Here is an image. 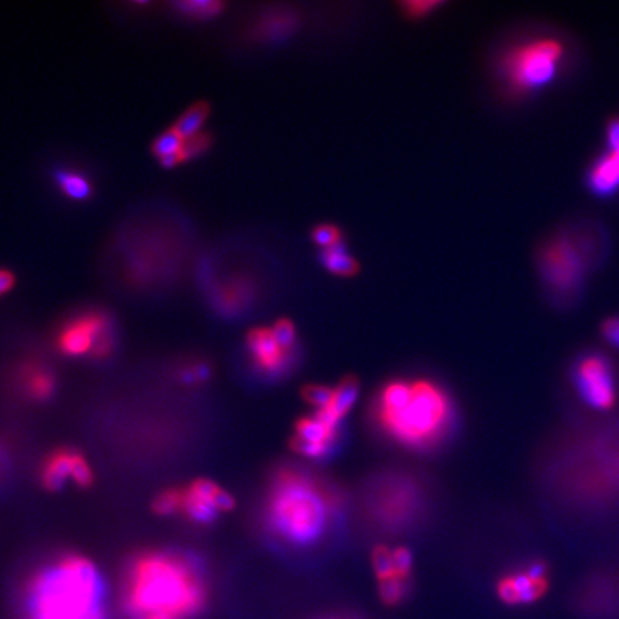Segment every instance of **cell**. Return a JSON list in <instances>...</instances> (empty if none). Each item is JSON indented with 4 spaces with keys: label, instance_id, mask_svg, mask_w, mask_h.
Returning a JSON list of instances; mask_svg holds the SVG:
<instances>
[{
    "label": "cell",
    "instance_id": "cell-1",
    "mask_svg": "<svg viewBox=\"0 0 619 619\" xmlns=\"http://www.w3.org/2000/svg\"><path fill=\"white\" fill-rule=\"evenodd\" d=\"M207 601L204 564L188 552H141L125 569L121 591L125 619H195Z\"/></svg>",
    "mask_w": 619,
    "mask_h": 619
},
{
    "label": "cell",
    "instance_id": "cell-2",
    "mask_svg": "<svg viewBox=\"0 0 619 619\" xmlns=\"http://www.w3.org/2000/svg\"><path fill=\"white\" fill-rule=\"evenodd\" d=\"M107 585L98 566L79 554L39 566L23 591L25 619H108Z\"/></svg>",
    "mask_w": 619,
    "mask_h": 619
},
{
    "label": "cell",
    "instance_id": "cell-3",
    "mask_svg": "<svg viewBox=\"0 0 619 619\" xmlns=\"http://www.w3.org/2000/svg\"><path fill=\"white\" fill-rule=\"evenodd\" d=\"M373 416L379 429L397 445L427 450L446 439L455 410L448 393L438 383L397 379L386 383L377 393Z\"/></svg>",
    "mask_w": 619,
    "mask_h": 619
},
{
    "label": "cell",
    "instance_id": "cell-4",
    "mask_svg": "<svg viewBox=\"0 0 619 619\" xmlns=\"http://www.w3.org/2000/svg\"><path fill=\"white\" fill-rule=\"evenodd\" d=\"M336 502L309 472L278 470L268 488L264 516L278 541L296 548L319 544L329 532Z\"/></svg>",
    "mask_w": 619,
    "mask_h": 619
},
{
    "label": "cell",
    "instance_id": "cell-5",
    "mask_svg": "<svg viewBox=\"0 0 619 619\" xmlns=\"http://www.w3.org/2000/svg\"><path fill=\"white\" fill-rule=\"evenodd\" d=\"M564 49L554 39H541L513 49L503 58V78L513 91L542 88L554 79Z\"/></svg>",
    "mask_w": 619,
    "mask_h": 619
},
{
    "label": "cell",
    "instance_id": "cell-6",
    "mask_svg": "<svg viewBox=\"0 0 619 619\" xmlns=\"http://www.w3.org/2000/svg\"><path fill=\"white\" fill-rule=\"evenodd\" d=\"M587 271V256L569 235L555 238L542 251L541 273L552 297L562 304L577 299Z\"/></svg>",
    "mask_w": 619,
    "mask_h": 619
},
{
    "label": "cell",
    "instance_id": "cell-7",
    "mask_svg": "<svg viewBox=\"0 0 619 619\" xmlns=\"http://www.w3.org/2000/svg\"><path fill=\"white\" fill-rule=\"evenodd\" d=\"M579 399L597 412H609L618 402V374L611 357L601 350H585L575 356L569 370Z\"/></svg>",
    "mask_w": 619,
    "mask_h": 619
},
{
    "label": "cell",
    "instance_id": "cell-8",
    "mask_svg": "<svg viewBox=\"0 0 619 619\" xmlns=\"http://www.w3.org/2000/svg\"><path fill=\"white\" fill-rule=\"evenodd\" d=\"M58 350L66 357L105 359L115 347L114 327L107 314L88 311L68 321L58 334Z\"/></svg>",
    "mask_w": 619,
    "mask_h": 619
},
{
    "label": "cell",
    "instance_id": "cell-9",
    "mask_svg": "<svg viewBox=\"0 0 619 619\" xmlns=\"http://www.w3.org/2000/svg\"><path fill=\"white\" fill-rule=\"evenodd\" d=\"M181 491V516L197 525L213 523L235 506L230 492L210 479H195Z\"/></svg>",
    "mask_w": 619,
    "mask_h": 619
},
{
    "label": "cell",
    "instance_id": "cell-10",
    "mask_svg": "<svg viewBox=\"0 0 619 619\" xmlns=\"http://www.w3.org/2000/svg\"><path fill=\"white\" fill-rule=\"evenodd\" d=\"M549 585V565L542 559H535L499 579L496 592L503 604L529 605L545 597Z\"/></svg>",
    "mask_w": 619,
    "mask_h": 619
},
{
    "label": "cell",
    "instance_id": "cell-11",
    "mask_svg": "<svg viewBox=\"0 0 619 619\" xmlns=\"http://www.w3.org/2000/svg\"><path fill=\"white\" fill-rule=\"evenodd\" d=\"M42 485L48 491H59L69 482L78 488H88L94 482V470L88 460L76 449H56L41 466Z\"/></svg>",
    "mask_w": 619,
    "mask_h": 619
},
{
    "label": "cell",
    "instance_id": "cell-12",
    "mask_svg": "<svg viewBox=\"0 0 619 619\" xmlns=\"http://www.w3.org/2000/svg\"><path fill=\"white\" fill-rule=\"evenodd\" d=\"M248 356L253 367L266 377H281L293 366L296 352H289L278 344L271 327H256L247 334Z\"/></svg>",
    "mask_w": 619,
    "mask_h": 619
},
{
    "label": "cell",
    "instance_id": "cell-13",
    "mask_svg": "<svg viewBox=\"0 0 619 619\" xmlns=\"http://www.w3.org/2000/svg\"><path fill=\"white\" fill-rule=\"evenodd\" d=\"M339 432V427L330 425L314 413L299 420L291 446L304 458L323 459L336 446Z\"/></svg>",
    "mask_w": 619,
    "mask_h": 619
},
{
    "label": "cell",
    "instance_id": "cell-14",
    "mask_svg": "<svg viewBox=\"0 0 619 619\" xmlns=\"http://www.w3.org/2000/svg\"><path fill=\"white\" fill-rule=\"evenodd\" d=\"M587 182L592 193L608 197L619 190V152L601 155L588 172Z\"/></svg>",
    "mask_w": 619,
    "mask_h": 619
},
{
    "label": "cell",
    "instance_id": "cell-15",
    "mask_svg": "<svg viewBox=\"0 0 619 619\" xmlns=\"http://www.w3.org/2000/svg\"><path fill=\"white\" fill-rule=\"evenodd\" d=\"M19 382L23 393L36 402H45L56 390L55 374L43 364L31 363L23 366L19 373Z\"/></svg>",
    "mask_w": 619,
    "mask_h": 619
},
{
    "label": "cell",
    "instance_id": "cell-16",
    "mask_svg": "<svg viewBox=\"0 0 619 619\" xmlns=\"http://www.w3.org/2000/svg\"><path fill=\"white\" fill-rule=\"evenodd\" d=\"M320 260L334 276L354 277L360 271L359 261L344 250V243L321 250Z\"/></svg>",
    "mask_w": 619,
    "mask_h": 619
},
{
    "label": "cell",
    "instance_id": "cell-17",
    "mask_svg": "<svg viewBox=\"0 0 619 619\" xmlns=\"http://www.w3.org/2000/svg\"><path fill=\"white\" fill-rule=\"evenodd\" d=\"M208 115H210V105L207 102H197L175 122V131L184 139L194 137L200 134V129L203 128Z\"/></svg>",
    "mask_w": 619,
    "mask_h": 619
},
{
    "label": "cell",
    "instance_id": "cell-18",
    "mask_svg": "<svg viewBox=\"0 0 619 619\" xmlns=\"http://www.w3.org/2000/svg\"><path fill=\"white\" fill-rule=\"evenodd\" d=\"M56 178H58L59 187L64 191L66 197L72 198V200H86L92 193L89 182L75 172H59Z\"/></svg>",
    "mask_w": 619,
    "mask_h": 619
},
{
    "label": "cell",
    "instance_id": "cell-19",
    "mask_svg": "<svg viewBox=\"0 0 619 619\" xmlns=\"http://www.w3.org/2000/svg\"><path fill=\"white\" fill-rule=\"evenodd\" d=\"M182 491L181 488L165 489L158 493L152 502V511L158 516L181 515Z\"/></svg>",
    "mask_w": 619,
    "mask_h": 619
},
{
    "label": "cell",
    "instance_id": "cell-20",
    "mask_svg": "<svg viewBox=\"0 0 619 619\" xmlns=\"http://www.w3.org/2000/svg\"><path fill=\"white\" fill-rule=\"evenodd\" d=\"M442 6H445V2H440V0H436V2H432V0H425V2L415 0V2H412L410 0V2L399 3L400 12L410 21H422V19L432 15Z\"/></svg>",
    "mask_w": 619,
    "mask_h": 619
},
{
    "label": "cell",
    "instance_id": "cell-21",
    "mask_svg": "<svg viewBox=\"0 0 619 619\" xmlns=\"http://www.w3.org/2000/svg\"><path fill=\"white\" fill-rule=\"evenodd\" d=\"M178 8L185 15L194 16L198 19H210L214 16L220 15L224 9V3L213 2V0H195V2H180L177 3Z\"/></svg>",
    "mask_w": 619,
    "mask_h": 619
},
{
    "label": "cell",
    "instance_id": "cell-22",
    "mask_svg": "<svg viewBox=\"0 0 619 619\" xmlns=\"http://www.w3.org/2000/svg\"><path fill=\"white\" fill-rule=\"evenodd\" d=\"M182 144H184V138L175 131V128H170L155 139L154 144H152V154L160 160L167 155L178 154L181 151Z\"/></svg>",
    "mask_w": 619,
    "mask_h": 619
},
{
    "label": "cell",
    "instance_id": "cell-23",
    "mask_svg": "<svg viewBox=\"0 0 619 619\" xmlns=\"http://www.w3.org/2000/svg\"><path fill=\"white\" fill-rule=\"evenodd\" d=\"M311 240L320 246L321 250H327L344 243L343 231L334 224H319L311 230Z\"/></svg>",
    "mask_w": 619,
    "mask_h": 619
},
{
    "label": "cell",
    "instance_id": "cell-24",
    "mask_svg": "<svg viewBox=\"0 0 619 619\" xmlns=\"http://www.w3.org/2000/svg\"><path fill=\"white\" fill-rule=\"evenodd\" d=\"M373 568L379 582L387 579L397 578L395 564H393V554L386 546H379L373 552Z\"/></svg>",
    "mask_w": 619,
    "mask_h": 619
},
{
    "label": "cell",
    "instance_id": "cell-25",
    "mask_svg": "<svg viewBox=\"0 0 619 619\" xmlns=\"http://www.w3.org/2000/svg\"><path fill=\"white\" fill-rule=\"evenodd\" d=\"M379 594L382 601L389 607L400 604L406 597V581L400 578L387 579L379 582Z\"/></svg>",
    "mask_w": 619,
    "mask_h": 619
},
{
    "label": "cell",
    "instance_id": "cell-26",
    "mask_svg": "<svg viewBox=\"0 0 619 619\" xmlns=\"http://www.w3.org/2000/svg\"><path fill=\"white\" fill-rule=\"evenodd\" d=\"M271 330H273L278 344L283 349L289 350V352H296L297 331L293 321L287 319L277 320L274 326L271 327Z\"/></svg>",
    "mask_w": 619,
    "mask_h": 619
},
{
    "label": "cell",
    "instance_id": "cell-27",
    "mask_svg": "<svg viewBox=\"0 0 619 619\" xmlns=\"http://www.w3.org/2000/svg\"><path fill=\"white\" fill-rule=\"evenodd\" d=\"M211 145V137L208 134H197L194 137L185 138L180 151L182 162L193 160L198 155L207 151Z\"/></svg>",
    "mask_w": 619,
    "mask_h": 619
},
{
    "label": "cell",
    "instance_id": "cell-28",
    "mask_svg": "<svg viewBox=\"0 0 619 619\" xmlns=\"http://www.w3.org/2000/svg\"><path fill=\"white\" fill-rule=\"evenodd\" d=\"M334 387L311 385L304 390L307 402L316 410L323 409L333 396Z\"/></svg>",
    "mask_w": 619,
    "mask_h": 619
},
{
    "label": "cell",
    "instance_id": "cell-29",
    "mask_svg": "<svg viewBox=\"0 0 619 619\" xmlns=\"http://www.w3.org/2000/svg\"><path fill=\"white\" fill-rule=\"evenodd\" d=\"M393 564H395L397 578L406 581L409 578L410 572H412L413 556L410 554L409 549L396 548L392 551Z\"/></svg>",
    "mask_w": 619,
    "mask_h": 619
},
{
    "label": "cell",
    "instance_id": "cell-30",
    "mask_svg": "<svg viewBox=\"0 0 619 619\" xmlns=\"http://www.w3.org/2000/svg\"><path fill=\"white\" fill-rule=\"evenodd\" d=\"M210 377V367L205 363H193L191 366L185 367L182 373V379L188 383H201Z\"/></svg>",
    "mask_w": 619,
    "mask_h": 619
},
{
    "label": "cell",
    "instance_id": "cell-31",
    "mask_svg": "<svg viewBox=\"0 0 619 619\" xmlns=\"http://www.w3.org/2000/svg\"><path fill=\"white\" fill-rule=\"evenodd\" d=\"M609 150L619 152V119H615L608 127Z\"/></svg>",
    "mask_w": 619,
    "mask_h": 619
},
{
    "label": "cell",
    "instance_id": "cell-32",
    "mask_svg": "<svg viewBox=\"0 0 619 619\" xmlns=\"http://www.w3.org/2000/svg\"><path fill=\"white\" fill-rule=\"evenodd\" d=\"M15 286V276L11 271L0 270V296L11 291Z\"/></svg>",
    "mask_w": 619,
    "mask_h": 619
},
{
    "label": "cell",
    "instance_id": "cell-33",
    "mask_svg": "<svg viewBox=\"0 0 619 619\" xmlns=\"http://www.w3.org/2000/svg\"><path fill=\"white\" fill-rule=\"evenodd\" d=\"M182 158L180 152L174 155H167V157L160 158V164L164 168H174L177 167L178 164H181Z\"/></svg>",
    "mask_w": 619,
    "mask_h": 619
}]
</instances>
